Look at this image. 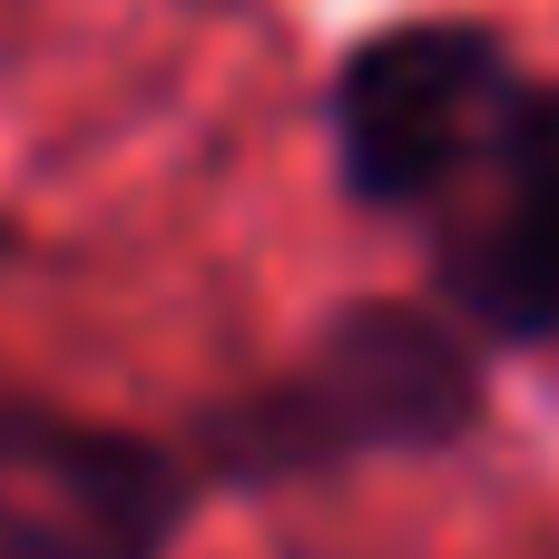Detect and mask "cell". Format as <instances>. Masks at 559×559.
<instances>
[{"instance_id":"7a4b0ae2","label":"cell","mask_w":559,"mask_h":559,"mask_svg":"<svg viewBox=\"0 0 559 559\" xmlns=\"http://www.w3.org/2000/svg\"><path fill=\"white\" fill-rule=\"evenodd\" d=\"M491 432V354L432 295H344L265 373L167 423L177 462L216 501L314 491L373 462H442Z\"/></svg>"},{"instance_id":"3957f363","label":"cell","mask_w":559,"mask_h":559,"mask_svg":"<svg viewBox=\"0 0 559 559\" xmlns=\"http://www.w3.org/2000/svg\"><path fill=\"white\" fill-rule=\"evenodd\" d=\"M206 491L167 432L0 383V559H177Z\"/></svg>"},{"instance_id":"6da1fadb","label":"cell","mask_w":559,"mask_h":559,"mask_svg":"<svg viewBox=\"0 0 559 559\" xmlns=\"http://www.w3.org/2000/svg\"><path fill=\"white\" fill-rule=\"evenodd\" d=\"M324 157L481 354L559 364V69L481 10H393L324 59Z\"/></svg>"}]
</instances>
